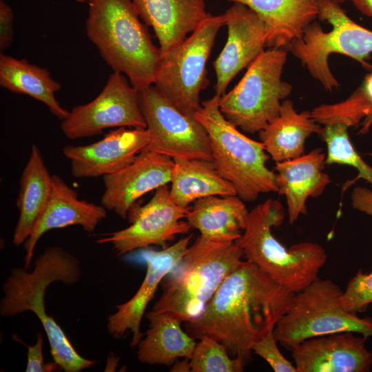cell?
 Wrapping results in <instances>:
<instances>
[{
  "label": "cell",
  "instance_id": "29",
  "mask_svg": "<svg viewBox=\"0 0 372 372\" xmlns=\"http://www.w3.org/2000/svg\"><path fill=\"white\" fill-rule=\"evenodd\" d=\"M313 118L321 125L343 123L360 127L358 134H366L372 125V72L362 84L345 100L332 104H321L311 111Z\"/></svg>",
  "mask_w": 372,
  "mask_h": 372
},
{
  "label": "cell",
  "instance_id": "26",
  "mask_svg": "<svg viewBox=\"0 0 372 372\" xmlns=\"http://www.w3.org/2000/svg\"><path fill=\"white\" fill-rule=\"evenodd\" d=\"M52 176L39 147L33 145L19 180L17 200L19 215L12 238L16 246L28 238L43 209L51 192Z\"/></svg>",
  "mask_w": 372,
  "mask_h": 372
},
{
  "label": "cell",
  "instance_id": "5",
  "mask_svg": "<svg viewBox=\"0 0 372 372\" xmlns=\"http://www.w3.org/2000/svg\"><path fill=\"white\" fill-rule=\"evenodd\" d=\"M284 218L281 203L269 198L249 211L245 228L236 242L247 260L278 284L297 293L318 278L327 256L325 249L313 242H301L289 249L285 247L272 233Z\"/></svg>",
  "mask_w": 372,
  "mask_h": 372
},
{
  "label": "cell",
  "instance_id": "36",
  "mask_svg": "<svg viewBox=\"0 0 372 372\" xmlns=\"http://www.w3.org/2000/svg\"><path fill=\"white\" fill-rule=\"evenodd\" d=\"M353 209L372 216V189L355 187L351 194Z\"/></svg>",
  "mask_w": 372,
  "mask_h": 372
},
{
  "label": "cell",
  "instance_id": "28",
  "mask_svg": "<svg viewBox=\"0 0 372 372\" xmlns=\"http://www.w3.org/2000/svg\"><path fill=\"white\" fill-rule=\"evenodd\" d=\"M170 196L183 207L210 196L236 195L234 187L216 171L212 161L198 158L174 159Z\"/></svg>",
  "mask_w": 372,
  "mask_h": 372
},
{
  "label": "cell",
  "instance_id": "40",
  "mask_svg": "<svg viewBox=\"0 0 372 372\" xmlns=\"http://www.w3.org/2000/svg\"><path fill=\"white\" fill-rule=\"evenodd\" d=\"M78 2H80V3H83V2H87L85 0H76Z\"/></svg>",
  "mask_w": 372,
  "mask_h": 372
},
{
  "label": "cell",
  "instance_id": "11",
  "mask_svg": "<svg viewBox=\"0 0 372 372\" xmlns=\"http://www.w3.org/2000/svg\"><path fill=\"white\" fill-rule=\"evenodd\" d=\"M140 103L149 134V142L143 150L172 159L211 161L208 135L194 116L180 112L154 85L140 90Z\"/></svg>",
  "mask_w": 372,
  "mask_h": 372
},
{
  "label": "cell",
  "instance_id": "3",
  "mask_svg": "<svg viewBox=\"0 0 372 372\" xmlns=\"http://www.w3.org/2000/svg\"><path fill=\"white\" fill-rule=\"evenodd\" d=\"M86 34L115 72L139 91L154 85L161 59L132 0H91Z\"/></svg>",
  "mask_w": 372,
  "mask_h": 372
},
{
  "label": "cell",
  "instance_id": "33",
  "mask_svg": "<svg viewBox=\"0 0 372 372\" xmlns=\"http://www.w3.org/2000/svg\"><path fill=\"white\" fill-rule=\"evenodd\" d=\"M273 329L254 344L252 353L265 360L275 372H297L295 364L288 360L279 350Z\"/></svg>",
  "mask_w": 372,
  "mask_h": 372
},
{
  "label": "cell",
  "instance_id": "31",
  "mask_svg": "<svg viewBox=\"0 0 372 372\" xmlns=\"http://www.w3.org/2000/svg\"><path fill=\"white\" fill-rule=\"evenodd\" d=\"M189 364L192 372H241L246 362L232 358L220 342L203 336L196 342Z\"/></svg>",
  "mask_w": 372,
  "mask_h": 372
},
{
  "label": "cell",
  "instance_id": "37",
  "mask_svg": "<svg viewBox=\"0 0 372 372\" xmlns=\"http://www.w3.org/2000/svg\"><path fill=\"white\" fill-rule=\"evenodd\" d=\"M364 14L372 17V0H351Z\"/></svg>",
  "mask_w": 372,
  "mask_h": 372
},
{
  "label": "cell",
  "instance_id": "17",
  "mask_svg": "<svg viewBox=\"0 0 372 372\" xmlns=\"http://www.w3.org/2000/svg\"><path fill=\"white\" fill-rule=\"evenodd\" d=\"M174 159L165 155L143 150L120 171L103 176L101 205L123 219L145 194L171 182Z\"/></svg>",
  "mask_w": 372,
  "mask_h": 372
},
{
  "label": "cell",
  "instance_id": "25",
  "mask_svg": "<svg viewBox=\"0 0 372 372\" xmlns=\"http://www.w3.org/2000/svg\"><path fill=\"white\" fill-rule=\"evenodd\" d=\"M149 324L138 344L139 362L149 365H171L178 358L190 359L196 339L181 327L178 318L152 310L146 314Z\"/></svg>",
  "mask_w": 372,
  "mask_h": 372
},
{
  "label": "cell",
  "instance_id": "27",
  "mask_svg": "<svg viewBox=\"0 0 372 372\" xmlns=\"http://www.w3.org/2000/svg\"><path fill=\"white\" fill-rule=\"evenodd\" d=\"M0 85L12 92L28 95L45 104L61 121L69 114L55 97L61 85L48 69L4 54H0Z\"/></svg>",
  "mask_w": 372,
  "mask_h": 372
},
{
  "label": "cell",
  "instance_id": "1",
  "mask_svg": "<svg viewBox=\"0 0 372 372\" xmlns=\"http://www.w3.org/2000/svg\"><path fill=\"white\" fill-rule=\"evenodd\" d=\"M294 294L245 260L225 278L202 313L185 322V329L195 339L216 340L232 358L247 362L254 344L274 328Z\"/></svg>",
  "mask_w": 372,
  "mask_h": 372
},
{
  "label": "cell",
  "instance_id": "21",
  "mask_svg": "<svg viewBox=\"0 0 372 372\" xmlns=\"http://www.w3.org/2000/svg\"><path fill=\"white\" fill-rule=\"evenodd\" d=\"M139 17L151 26L161 55L183 41L210 13L204 0H132Z\"/></svg>",
  "mask_w": 372,
  "mask_h": 372
},
{
  "label": "cell",
  "instance_id": "30",
  "mask_svg": "<svg viewBox=\"0 0 372 372\" xmlns=\"http://www.w3.org/2000/svg\"><path fill=\"white\" fill-rule=\"evenodd\" d=\"M349 126L343 123L322 125L318 136L327 145L325 165H345L358 172L355 179L362 178L372 186V166L369 165L356 152L349 136Z\"/></svg>",
  "mask_w": 372,
  "mask_h": 372
},
{
  "label": "cell",
  "instance_id": "12",
  "mask_svg": "<svg viewBox=\"0 0 372 372\" xmlns=\"http://www.w3.org/2000/svg\"><path fill=\"white\" fill-rule=\"evenodd\" d=\"M114 127L146 128L140 91L126 76L115 72L94 99L74 107L61 123L63 133L71 140L92 137Z\"/></svg>",
  "mask_w": 372,
  "mask_h": 372
},
{
  "label": "cell",
  "instance_id": "13",
  "mask_svg": "<svg viewBox=\"0 0 372 372\" xmlns=\"http://www.w3.org/2000/svg\"><path fill=\"white\" fill-rule=\"evenodd\" d=\"M189 207H183L172 199L169 187L163 185L155 190L152 198L144 205L136 204L129 211L131 225L111 232L96 240L99 244H110L117 255L151 245L165 247L177 235L187 233L192 228L186 218Z\"/></svg>",
  "mask_w": 372,
  "mask_h": 372
},
{
  "label": "cell",
  "instance_id": "39",
  "mask_svg": "<svg viewBox=\"0 0 372 372\" xmlns=\"http://www.w3.org/2000/svg\"><path fill=\"white\" fill-rule=\"evenodd\" d=\"M320 1H330L335 3L340 4L343 2H344L346 0H320Z\"/></svg>",
  "mask_w": 372,
  "mask_h": 372
},
{
  "label": "cell",
  "instance_id": "18",
  "mask_svg": "<svg viewBox=\"0 0 372 372\" xmlns=\"http://www.w3.org/2000/svg\"><path fill=\"white\" fill-rule=\"evenodd\" d=\"M367 338L340 332L306 340L291 349L297 372H369L372 352Z\"/></svg>",
  "mask_w": 372,
  "mask_h": 372
},
{
  "label": "cell",
  "instance_id": "7",
  "mask_svg": "<svg viewBox=\"0 0 372 372\" xmlns=\"http://www.w3.org/2000/svg\"><path fill=\"white\" fill-rule=\"evenodd\" d=\"M342 291L331 280L318 278L295 293L289 309L275 324L277 341L291 350L306 340L335 333L372 337V318L346 311L340 304Z\"/></svg>",
  "mask_w": 372,
  "mask_h": 372
},
{
  "label": "cell",
  "instance_id": "24",
  "mask_svg": "<svg viewBox=\"0 0 372 372\" xmlns=\"http://www.w3.org/2000/svg\"><path fill=\"white\" fill-rule=\"evenodd\" d=\"M322 127L311 111L298 112L293 101L286 99L278 116L258 133L266 152L278 163L304 154L306 140L313 134H318Z\"/></svg>",
  "mask_w": 372,
  "mask_h": 372
},
{
  "label": "cell",
  "instance_id": "8",
  "mask_svg": "<svg viewBox=\"0 0 372 372\" xmlns=\"http://www.w3.org/2000/svg\"><path fill=\"white\" fill-rule=\"evenodd\" d=\"M287 57L283 48L265 50L238 84L220 97V110L230 123L254 134L278 116L282 101L292 90V85L282 79Z\"/></svg>",
  "mask_w": 372,
  "mask_h": 372
},
{
  "label": "cell",
  "instance_id": "14",
  "mask_svg": "<svg viewBox=\"0 0 372 372\" xmlns=\"http://www.w3.org/2000/svg\"><path fill=\"white\" fill-rule=\"evenodd\" d=\"M224 14L227 39L213 62L216 76L214 89L219 96L225 93L234 77L265 51L267 37L264 21L247 6L234 3Z\"/></svg>",
  "mask_w": 372,
  "mask_h": 372
},
{
  "label": "cell",
  "instance_id": "32",
  "mask_svg": "<svg viewBox=\"0 0 372 372\" xmlns=\"http://www.w3.org/2000/svg\"><path fill=\"white\" fill-rule=\"evenodd\" d=\"M342 307L354 313L365 312L372 304V271H358L348 282L340 298Z\"/></svg>",
  "mask_w": 372,
  "mask_h": 372
},
{
  "label": "cell",
  "instance_id": "20",
  "mask_svg": "<svg viewBox=\"0 0 372 372\" xmlns=\"http://www.w3.org/2000/svg\"><path fill=\"white\" fill-rule=\"evenodd\" d=\"M325 158L322 149L317 147L300 157L276 163L278 193L285 196L290 225L307 213V199L321 195L331 183L323 172Z\"/></svg>",
  "mask_w": 372,
  "mask_h": 372
},
{
  "label": "cell",
  "instance_id": "22",
  "mask_svg": "<svg viewBox=\"0 0 372 372\" xmlns=\"http://www.w3.org/2000/svg\"><path fill=\"white\" fill-rule=\"evenodd\" d=\"M255 12L267 28L266 47L284 48L318 17L320 0H228Z\"/></svg>",
  "mask_w": 372,
  "mask_h": 372
},
{
  "label": "cell",
  "instance_id": "23",
  "mask_svg": "<svg viewBox=\"0 0 372 372\" xmlns=\"http://www.w3.org/2000/svg\"><path fill=\"white\" fill-rule=\"evenodd\" d=\"M249 211L237 195L210 196L195 200L186 218L203 238L229 242L242 235Z\"/></svg>",
  "mask_w": 372,
  "mask_h": 372
},
{
  "label": "cell",
  "instance_id": "34",
  "mask_svg": "<svg viewBox=\"0 0 372 372\" xmlns=\"http://www.w3.org/2000/svg\"><path fill=\"white\" fill-rule=\"evenodd\" d=\"M43 337L41 332L37 335L34 345L28 347V362L26 372H50L54 371L58 365L54 362L45 364L43 353Z\"/></svg>",
  "mask_w": 372,
  "mask_h": 372
},
{
  "label": "cell",
  "instance_id": "35",
  "mask_svg": "<svg viewBox=\"0 0 372 372\" xmlns=\"http://www.w3.org/2000/svg\"><path fill=\"white\" fill-rule=\"evenodd\" d=\"M14 14L12 8L3 1L0 0V50L3 52L13 41Z\"/></svg>",
  "mask_w": 372,
  "mask_h": 372
},
{
  "label": "cell",
  "instance_id": "6",
  "mask_svg": "<svg viewBox=\"0 0 372 372\" xmlns=\"http://www.w3.org/2000/svg\"><path fill=\"white\" fill-rule=\"evenodd\" d=\"M220 97L215 94L204 101L194 114L208 135L216 171L232 184L244 202L278 192L276 174L267 167L270 156L263 144L243 134L223 116Z\"/></svg>",
  "mask_w": 372,
  "mask_h": 372
},
{
  "label": "cell",
  "instance_id": "10",
  "mask_svg": "<svg viewBox=\"0 0 372 372\" xmlns=\"http://www.w3.org/2000/svg\"><path fill=\"white\" fill-rule=\"evenodd\" d=\"M224 13L211 14L183 41L161 55L154 85L180 112L194 116L200 109V92L209 84L206 65Z\"/></svg>",
  "mask_w": 372,
  "mask_h": 372
},
{
  "label": "cell",
  "instance_id": "2",
  "mask_svg": "<svg viewBox=\"0 0 372 372\" xmlns=\"http://www.w3.org/2000/svg\"><path fill=\"white\" fill-rule=\"evenodd\" d=\"M79 260L59 246L46 248L36 259L30 272L26 268L13 269L3 285L0 314L12 317L27 311L39 319L50 346L54 362L65 372H78L87 364L54 318L45 311L44 297L48 286L60 281L70 285L81 278Z\"/></svg>",
  "mask_w": 372,
  "mask_h": 372
},
{
  "label": "cell",
  "instance_id": "9",
  "mask_svg": "<svg viewBox=\"0 0 372 372\" xmlns=\"http://www.w3.org/2000/svg\"><path fill=\"white\" fill-rule=\"evenodd\" d=\"M318 18L330 23L331 30L324 32L313 22L287 48L325 90L332 91L340 84L330 70L329 56L344 54L370 68L366 59L372 53V31L355 23L340 4L330 1L320 0Z\"/></svg>",
  "mask_w": 372,
  "mask_h": 372
},
{
  "label": "cell",
  "instance_id": "4",
  "mask_svg": "<svg viewBox=\"0 0 372 372\" xmlns=\"http://www.w3.org/2000/svg\"><path fill=\"white\" fill-rule=\"evenodd\" d=\"M234 242L209 240L199 236L164 278L162 293L152 311L182 322L198 318L225 278L245 261Z\"/></svg>",
  "mask_w": 372,
  "mask_h": 372
},
{
  "label": "cell",
  "instance_id": "41",
  "mask_svg": "<svg viewBox=\"0 0 372 372\" xmlns=\"http://www.w3.org/2000/svg\"><path fill=\"white\" fill-rule=\"evenodd\" d=\"M85 1L88 3V2H89L90 1H91V0H85Z\"/></svg>",
  "mask_w": 372,
  "mask_h": 372
},
{
  "label": "cell",
  "instance_id": "15",
  "mask_svg": "<svg viewBox=\"0 0 372 372\" xmlns=\"http://www.w3.org/2000/svg\"><path fill=\"white\" fill-rule=\"evenodd\" d=\"M149 142V134L146 128L118 127L95 143L66 145L62 152L70 162L74 177H103L131 163Z\"/></svg>",
  "mask_w": 372,
  "mask_h": 372
},
{
  "label": "cell",
  "instance_id": "38",
  "mask_svg": "<svg viewBox=\"0 0 372 372\" xmlns=\"http://www.w3.org/2000/svg\"><path fill=\"white\" fill-rule=\"evenodd\" d=\"M173 372H189L191 371L189 359L183 358L180 361H176L173 364L170 370Z\"/></svg>",
  "mask_w": 372,
  "mask_h": 372
},
{
  "label": "cell",
  "instance_id": "19",
  "mask_svg": "<svg viewBox=\"0 0 372 372\" xmlns=\"http://www.w3.org/2000/svg\"><path fill=\"white\" fill-rule=\"evenodd\" d=\"M107 209L79 198L77 192L59 175L52 176V189L48 200L37 218L28 238L24 242L25 268L31 264L35 247L47 231L72 225L81 226L92 233L107 216Z\"/></svg>",
  "mask_w": 372,
  "mask_h": 372
},
{
  "label": "cell",
  "instance_id": "16",
  "mask_svg": "<svg viewBox=\"0 0 372 372\" xmlns=\"http://www.w3.org/2000/svg\"><path fill=\"white\" fill-rule=\"evenodd\" d=\"M193 234L180 238L160 251L145 249L143 259L147 265L145 278L136 293L127 302L117 304L116 311L109 316L107 332L114 338H121L127 332L132 333V347H136L143 334L140 325L145 309L154 298L164 278L182 259Z\"/></svg>",
  "mask_w": 372,
  "mask_h": 372
}]
</instances>
